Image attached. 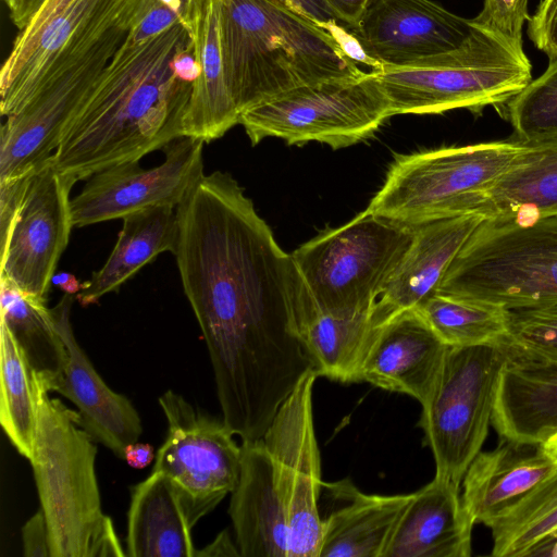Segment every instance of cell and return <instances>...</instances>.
Segmentation results:
<instances>
[{"instance_id": "cell-1", "label": "cell", "mask_w": 557, "mask_h": 557, "mask_svg": "<svg viewBox=\"0 0 557 557\" xmlns=\"http://www.w3.org/2000/svg\"><path fill=\"white\" fill-rule=\"evenodd\" d=\"M176 210L174 256L222 418L243 442L259 440L313 369L302 333L319 313L292 253L232 175L203 174Z\"/></svg>"}, {"instance_id": "cell-2", "label": "cell", "mask_w": 557, "mask_h": 557, "mask_svg": "<svg viewBox=\"0 0 557 557\" xmlns=\"http://www.w3.org/2000/svg\"><path fill=\"white\" fill-rule=\"evenodd\" d=\"M197 76L194 40L183 23L143 44L123 40L63 132L53 166L77 182L163 149L182 137Z\"/></svg>"}, {"instance_id": "cell-3", "label": "cell", "mask_w": 557, "mask_h": 557, "mask_svg": "<svg viewBox=\"0 0 557 557\" xmlns=\"http://www.w3.org/2000/svg\"><path fill=\"white\" fill-rule=\"evenodd\" d=\"M216 1L226 85L240 116L290 89L364 73L335 34L293 10L272 0Z\"/></svg>"}, {"instance_id": "cell-4", "label": "cell", "mask_w": 557, "mask_h": 557, "mask_svg": "<svg viewBox=\"0 0 557 557\" xmlns=\"http://www.w3.org/2000/svg\"><path fill=\"white\" fill-rule=\"evenodd\" d=\"M150 2L119 0L76 35L44 71L1 126L0 182L30 174L51 159L63 132Z\"/></svg>"}, {"instance_id": "cell-5", "label": "cell", "mask_w": 557, "mask_h": 557, "mask_svg": "<svg viewBox=\"0 0 557 557\" xmlns=\"http://www.w3.org/2000/svg\"><path fill=\"white\" fill-rule=\"evenodd\" d=\"M37 382V422L28 460L48 528L50 557L126 556L112 520L101 509L96 441L81 426L78 412L51 399Z\"/></svg>"}, {"instance_id": "cell-6", "label": "cell", "mask_w": 557, "mask_h": 557, "mask_svg": "<svg viewBox=\"0 0 557 557\" xmlns=\"http://www.w3.org/2000/svg\"><path fill=\"white\" fill-rule=\"evenodd\" d=\"M473 24V23H472ZM523 48L473 24L457 49L401 66L372 69L393 115L438 114L506 104L532 81Z\"/></svg>"}, {"instance_id": "cell-7", "label": "cell", "mask_w": 557, "mask_h": 557, "mask_svg": "<svg viewBox=\"0 0 557 557\" xmlns=\"http://www.w3.org/2000/svg\"><path fill=\"white\" fill-rule=\"evenodd\" d=\"M436 294L505 309L557 301V214L485 218Z\"/></svg>"}, {"instance_id": "cell-8", "label": "cell", "mask_w": 557, "mask_h": 557, "mask_svg": "<svg viewBox=\"0 0 557 557\" xmlns=\"http://www.w3.org/2000/svg\"><path fill=\"white\" fill-rule=\"evenodd\" d=\"M414 233L416 226L366 209L299 246L292 256L318 313L351 317L371 311Z\"/></svg>"}, {"instance_id": "cell-9", "label": "cell", "mask_w": 557, "mask_h": 557, "mask_svg": "<svg viewBox=\"0 0 557 557\" xmlns=\"http://www.w3.org/2000/svg\"><path fill=\"white\" fill-rule=\"evenodd\" d=\"M521 148L520 141L507 140L399 154L367 210L412 226L479 213L484 193Z\"/></svg>"}, {"instance_id": "cell-10", "label": "cell", "mask_w": 557, "mask_h": 557, "mask_svg": "<svg viewBox=\"0 0 557 557\" xmlns=\"http://www.w3.org/2000/svg\"><path fill=\"white\" fill-rule=\"evenodd\" d=\"M393 116L374 72L304 85L277 95L240 116L252 145L275 137L288 145L319 141L333 149L374 135Z\"/></svg>"}, {"instance_id": "cell-11", "label": "cell", "mask_w": 557, "mask_h": 557, "mask_svg": "<svg viewBox=\"0 0 557 557\" xmlns=\"http://www.w3.org/2000/svg\"><path fill=\"white\" fill-rule=\"evenodd\" d=\"M504 350L497 345L448 347L418 425L432 450L435 475L461 484L488 435Z\"/></svg>"}, {"instance_id": "cell-12", "label": "cell", "mask_w": 557, "mask_h": 557, "mask_svg": "<svg viewBox=\"0 0 557 557\" xmlns=\"http://www.w3.org/2000/svg\"><path fill=\"white\" fill-rule=\"evenodd\" d=\"M159 405L168 431L152 471L163 472L180 494L193 525L211 512L237 485L242 445L225 421L166 391Z\"/></svg>"}, {"instance_id": "cell-13", "label": "cell", "mask_w": 557, "mask_h": 557, "mask_svg": "<svg viewBox=\"0 0 557 557\" xmlns=\"http://www.w3.org/2000/svg\"><path fill=\"white\" fill-rule=\"evenodd\" d=\"M310 369L276 411L262 435L273 462L289 534V557H319L324 520L319 511L321 459L315 436Z\"/></svg>"}, {"instance_id": "cell-14", "label": "cell", "mask_w": 557, "mask_h": 557, "mask_svg": "<svg viewBox=\"0 0 557 557\" xmlns=\"http://www.w3.org/2000/svg\"><path fill=\"white\" fill-rule=\"evenodd\" d=\"M75 183L53 166L51 157L30 175L9 237L1 244L0 275L42 301L74 226L70 193Z\"/></svg>"}, {"instance_id": "cell-15", "label": "cell", "mask_w": 557, "mask_h": 557, "mask_svg": "<svg viewBox=\"0 0 557 557\" xmlns=\"http://www.w3.org/2000/svg\"><path fill=\"white\" fill-rule=\"evenodd\" d=\"M205 141L180 137L163 150V162L144 169L126 162L95 173L71 199L74 226L83 227L151 207L177 208L203 173Z\"/></svg>"}, {"instance_id": "cell-16", "label": "cell", "mask_w": 557, "mask_h": 557, "mask_svg": "<svg viewBox=\"0 0 557 557\" xmlns=\"http://www.w3.org/2000/svg\"><path fill=\"white\" fill-rule=\"evenodd\" d=\"M504 359L494 391L492 425L499 440L544 446L557 434V350L500 343Z\"/></svg>"}, {"instance_id": "cell-17", "label": "cell", "mask_w": 557, "mask_h": 557, "mask_svg": "<svg viewBox=\"0 0 557 557\" xmlns=\"http://www.w3.org/2000/svg\"><path fill=\"white\" fill-rule=\"evenodd\" d=\"M472 30L471 20L432 0H375L352 35L375 69L453 51Z\"/></svg>"}, {"instance_id": "cell-18", "label": "cell", "mask_w": 557, "mask_h": 557, "mask_svg": "<svg viewBox=\"0 0 557 557\" xmlns=\"http://www.w3.org/2000/svg\"><path fill=\"white\" fill-rule=\"evenodd\" d=\"M75 295L64 294L51 314L67 349V363L53 392L71 400L81 426L97 442L123 459L127 445L143 433L140 417L127 397L113 392L77 343L70 314Z\"/></svg>"}, {"instance_id": "cell-19", "label": "cell", "mask_w": 557, "mask_h": 557, "mask_svg": "<svg viewBox=\"0 0 557 557\" xmlns=\"http://www.w3.org/2000/svg\"><path fill=\"white\" fill-rule=\"evenodd\" d=\"M449 346L417 309L376 327L359 371V382L407 394L421 405L431 393Z\"/></svg>"}, {"instance_id": "cell-20", "label": "cell", "mask_w": 557, "mask_h": 557, "mask_svg": "<svg viewBox=\"0 0 557 557\" xmlns=\"http://www.w3.org/2000/svg\"><path fill=\"white\" fill-rule=\"evenodd\" d=\"M485 219L463 213L416 225L413 242L371 310L374 329L437 293L451 262Z\"/></svg>"}, {"instance_id": "cell-21", "label": "cell", "mask_w": 557, "mask_h": 557, "mask_svg": "<svg viewBox=\"0 0 557 557\" xmlns=\"http://www.w3.org/2000/svg\"><path fill=\"white\" fill-rule=\"evenodd\" d=\"M474 524L460 485L435 475L412 493L383 557H469Z\"/></svg>"}, {"instance_id": "cell-22", "label": "cell", "mask_w": 557, "mask_h": 557, "mask_svg": "<svg viewBox=\"0 0 557 557\" xmlns=\"http://www.w3.org/2000/svg\"><path fill=\"white\" fill-rule=\"evenodd\" d=\"M195 47L198 76L183 117L182 137L210 143L239 124L225 79L216 0H182Z\"/></svg>"}, {"instance_id": "cell-23", "label": "cell", "mask_w": 557, "mask_h": 557, "mask_svg": "<svg viewBox=\"0 0 557 557\" xmlns=\"http://www.w3.org/2000/svg\"><path fill=\"white\" fill-rule=\"evenodd\" d=\"M243 557H289L285 511L271 456L261 438L242 444L240 473L228 507Z\"/></svg>"}, {"instance_id": "cell-24", "label": "cell", "mask_w": 557, "mask_h": 557, "mask_svg": "<svg viewBox=\"0 0 557 557\" xmlns=\"http://www.w3.org/2000/svg\"><path fill=\"white\" fill-rule=\"evenodd\" d=\"M557 458L543 447L518 446L499 440L480 451L462 479V503L475 523L490 527L513 503L556 467Z\"/></svg>"}, {"instance_id": "cell-25", "label": "cell", "mask_w": 557, "mask_h": 557, "mask_svg": "<svg viewBox=\"0 0 557 557\" xmlns=\"http://www.w3.org/2000/svg\"><path fill=\"white\" fill-rule=\"evenodd\" d=\"M193 527L171 480L161 471H151L132 488L125 554L131 557H196Z\"/></svg>"}, {"instance_id": "cell-26", "label": "cell", "mask_w": 557, "mask_h": 557, "mask_svg": "<svg viewBox=\"0 0 557 557\" xmlns=\"http://www.w3.org/2000/svg\"><path fill=\"white\" fill-rule=\"evenodd\" d=\"M478 212L513 219L557 214V136L522 144L508 169L484 193Z\"/></svg>"}, {"instance_id": "cell-27", "label": "cell", "mask_w": 557, "mask_h": 557, "mask_svg": "<svg viewBox=\"0 0 557 557\" xmlns=\"http://www.w3.org/2000/svg\"><path fill=\"white\" fill-rule=\"evenodd\" d=\"M178 238L176 208L158 206L123 218V226L108 260L76 295L82 306L96 304L116 290L158 255H174Z\"/></svg>"}, {"instance_id": "cell-28", "label": "cell", "mask_w": 557, "mask_h": 557, "mask_svg": "<svg viewBox=\"0 0 557 557\" xmlns=\"http://www.w3.org/2000/svg\"><path fill=\"white\" fill-rule=\"evenodd\" d=\"M119 0H73L51 17L16 55H8L0 72V110L14 113L28 92L72 39L109 12Z\"/></svg>"}, {"instance_id": "cell-29", "label": "cell", "mask_w": 557, "mask_h": 557, "mask_svg": "<svg viewBox=\"0 0 557 557\" xmlns=\"http://www.w3.org/2000/svg\"><path fill=\"white\" fill-rule=\"evenodd\" d=\"M345 488L350 502L323 519L319 557H383L412 493L376 495Z\"/></svg>"}, {"instance_id": "cell-30", "label": "cell", "mask_w": 557, "mask_h": 557, "mask_svg": "<svg viewBox=\"0 0 557 557\" xmlns=\"http://www.w3.org/2000/svg\"><path fill=\"white\" fill-rule=\"evenodd\" d=\"M0 320L11 330L36 379L53 392L69 356L46 301L23 293L0 275Z\"/></svg>"}, {"instance_id": "cell-31", "label": "cell", "mask_w": 557, "mask_h": 557, "mask_svg": "<svg viewBox=\"0 0 557 557\" xmlns=\"http://www.w3.org/2000/svg\"><path fill=\"white\" fill-rule=\"evenodd\" d=\"M371 311L351 317L319 313L302 333L318 376L341 383L359 382V371L374 336Z\"/></svg>"}, {"instance_id": "cell-32", "label": "cell", "mask_w": 557, "mask_h": 557, "mask_svg": "<svg viewBox=\"0 0 557 557\" xmlns=\"http://www.w3.org/2000/svg\"><path fill=\"white\" fill-rule=\"evenodd\" d=\"M492 556L525 557L557 533V463L488 527Z\"/></svg>"}, {"instance_id": "cell-33", "label": "cell", "mask_w": 557, "mask_h": 557, "mask_svg": "<svg viewBox=\"0 0 557 557\" xmlns=\"http://www.w3.org/2000/svg\"><path fill=\"white\" fill-rule=\"evenodd\" d=\"M0 423L15 449L29 459L37 422L38 382L9 326L0 320Z\"/></svg>"}, {"instance_id": "cell-34", "label": "cell", "mask_w": 557, "mask_h": 557, "mask_svg": "<svg viewBox=\"0 0 557 557\" xmlns=\"http://www.w3.org/2000/svg\"><path fill=\"white\" fill-rule=\"evenodd\" d=\"M417 310L449 347L497 345L508 337L507 309L435 294Z\"/></svg>"}, {"instance_id": "cell-35", "label": "cell", "mask_w": 557, "mask_h": 557, "mask_svg": "<svg viewBox=\"0 0 557 557\" xmlns=\"http://www.w3.org/2000/svg\"><path fill=\"white\" fill-rule=\"evenodd\" d=\"M506 113L515 140L531 144L557 136V57L506 104Z\"/></svg>"}, {"instance_id": "cell-36", "label": "cell", "mask_w": 557, "mask_h": 557, "mask_svg": "<svg viewBox=\"0 0 557 557\" xmlns=\"http://www.w3.org/2000/svg\"><path fill=\"white\" fill-rule=\"evenodd\" d=\"M508 338L518 344L557 350V301L507 309Z\"/></svg>"}, {"instance_id": "cell-37", "label": "cell", "mask_w": 557, "mask_h": 557, "mask_svg": "<svg viewBox=\"0 0 557 557\" xmlns=\"http://www.w3.org/2000/svg\"><path fill=\"white\" fill-rule=\"evenodd\" d=\"M530 17L528 0H484L481 12L471 22L522 47V27Z\"/></svg>"}, {"instance_id": "cell-38", "label": "cell", "mask_w": 557, "mask_h": 557, "mask_svg": "<svg viewBox=\"0 0 557 557\" xmlns=\"http://www.w3.org/2000/svg\"><path fill=\"white\" fill-rule=\"evenodd\" d=\"M177 23H183V12L164 0H151L147 10L131 27L124 41L143 44L154 38ZM184 24V23H183Z\"/></svg>"}, {"instance_id": "cell-39", "label": "cell", "mask_w": 557, "mask_h": 557, "mask_svg": "<svg viewBox=\"0 0 557 557\" xmlns=\"http://www.w3.org/2000/svg\"><path fill=\"white\" fill-rule=\"evenodd\" d=\"M528 36L549 58L557 57V0H542L528 21Z\"/></svg>"}, {"instance_id": "cell-40", "label": "cell", "mask_w": 557, "mask_h": 557, "mask_svg": "<svg viewBox=\"0 0 557 557\" xmlns=\"http://www.w3.org/2000/svg\"><path fill=\"white\" fill-rule=\"evenodd\" d=\"M22 542L25 557H50L48 528L41 510L23 525Z\"/></svg>"}, {"instance_id": "cell-41", "label": "cell", "mask_w": 557, "mask_h": 557, "mask_svg": "<svg viewBox=\"0 0 557 557\" xmlns=\"http://www.w3.org/2000/svg\"><path fill=\"white\" fill-rule=\"evenodd\" d=\"M73 0H47L28 25L15 37L9 55L18 54L46 23L55 14L60 13Z\"/></svg>"}, {"instance_id": "cell-42", "label": "cell", "mask_w": 557, "mask_h": 557, "mask_svg": "<svg viewBox=\"0 0 557 557\" xmlns=\"http://www.w3.org/2000/svg\"><path fill=\"white\" fill-rule=\"evenodd\" d=\"M375 0H322L331 15L352 30L358 28Z\"/></svg>"}, {"instance_id": "cell-43", "label": "cell", "mask_w": 557, "mask_h": 557, "mask_svg": "<svg viewBox=\"0 0 557 557\" xmlns=\"http://www.w3.org/2000/svg\"><path fill=\"white\" fill-rule=\"evenodd\" d=\"M293 10L330 32L331 26L338 23L327 11L322 0H272Z\"/></svg>"}, {"instance_id": "cell-44", "label": "cell", "mask_w": 557, "mask_h": 557, "mask_svg": "<svg viewBox=\"0 0 557 557\" xmlns=\"http://www.w3.org/2000/svg\"><path fill=\"white\" fill-rule=\"evenodd\" d=\"M220 556H240L238 546L232 541L227 530L220 532L210 544L196 552V557Z\"/></svg>"}, {"instance_id": "cell-45", "label": "cell", "mask_w": 557, "mask_h": 557, "mask_svg": "<svg viewBox=\"0 0 557 557\" xmlns=\"http://www.w3.org/2000/svg\"><path fill=\"white\" fill-rule=\"evenodd\" d=\"M154 459V449L148 443L138 441L126 446L123 460L134 469H144Z\"/></svg>"}, {"instance_id": "cell-46", "label": "cell", "mask_w": 557, "mask_h": 557, "mask_svg": "<svg viewBox=\"0 0 557 557\" xmlns=\"http://www.w3.org/2000/svg\"><path fill=\"white\" fill-rule=\"evenodd\" d=\"M47 0H20L16 8L10 12L13 24L23 30L39 12Z\"/></svg>"}, {"instance_id": "cell-47", "label": "cell", "mask_w": 557, "mask_h": 557, "mask_svg": "<svg viewBox=\"0 0 557 557\" xmlns=\"http://www.w3.org/2000/svg\"><path fill=\"white\" fill-rule=\"evenodd\" d=\"M51 283L60 287L64 294L77 295L84 287V283L69 272L54 273Z\"/></svg>"}, {"instance_id": "cell-48", "label": "cell", "mask_w": 557, "mask_h": 557, "mask_svg": "<svg viewBox=\"0 0 557 557\" xmlns=\"http://www.w3.org/2000/svg\"><path fill=\"white\" fill-rule=\"evenodd\" d=\"M531 556L557 557V533L548 542L534 549Z\"/></svg>"}, {"instance_id": "cell-49", "label": "cell", "mask_w": 557, "mask_h": 557, "mask_svg": "<svg viewBox=\"0 0 557 557\" xmlns=\"http://www.w3.org/2000/svg\"><path fill=\"white\" fill-rule=\"evenodd\" d=\"M547 453L557 458V434L553 436L544 446H542Z\"/></svg>"}, {"instance_id": "cell-50", "label": "cell", "mask_w": 557, "mask_h": 557, "mask_svg": "<svg viewBox=\"0 0 557 557\" xmlns=\"http://www.w3.org/2000/svg\"><path fill=\"white\" fill-rule=\"evenodd\" d=\"M18 1L20 0H4V2L7 4V7L9 8L10 12H12L16 8Z\"/></svg>"}]
</instances>
